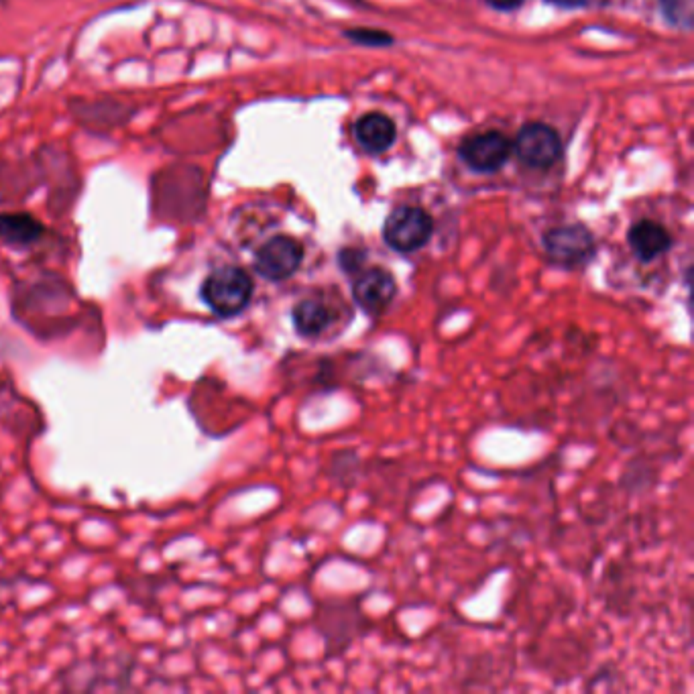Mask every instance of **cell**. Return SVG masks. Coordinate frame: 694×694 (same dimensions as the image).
<instances>
[{
  "label": "cell",
  "instance_id": "cell-1",
  "mask_svg": "<svg viewBox=\"0 0 694 694\" xmlns=\"http://www.w3.org/2000/svg\"><path fill=\"white\" fill-rule=\"evenodd\" d=\"M253 292V279L241 267H220L200 287L202 302L220 318H233L245 312L253 300Z\"/></svg>",
  "mask_w": 694,
  "mask_h": 694
},
{
  "label": "cell",
  "instance_id": "cell-5",
  "mask_svg": "<svg viewBox=\"0 0 694 694\" xmlns=\"http://www.w3.org/2000/svg\"><path fill=\"white\" fill-rule=\"evenodd\" d=\"M397 296V281L391 271L371 267L363 271L353 283L355 304L371 318L381 316Z\"/></svg>",
  "mask_w": 694,
  "mask_h": 694
},
{
  "label": "cell",
  "instance_id": "cell-13",
  "mask_svg": "<svg viewBox=\"0 0 694 694\" xmlns=\"http://www.w3.org/2000/svg\"><path fill=\"white\" fill-rule=\"evenodd\" d=\"M340 261V267L346 271V273H359V269L363 267L365 263V255L361 251H355V249H344L338 257Z\"/></svg>",
  "mask_w": 694,
  "mask_h": 694
},
{
  "label": "cell",
  "instance_id": "cell-12",
  "mask_svg": "<svg viewBox=\"0 0 694 694\" xmlns=\"http://www.w3.org/2000/svg\"><path fill=\"white\" fill-rule=\"evenodd\" d=\"M694 0H662V11L666 19L680 27H690Z\"/></svg>",
  "mask_w": 694,
  "mask_h": 694
},
{
  "label": "cell",
  "instance_id": "cell-15",
  "mask_svg": "<svg viewBox=\"0 0 694 694\" xmlns=\"http://www.w3.org/2000/svg\"><path fill=\"white\" fill-rule=\"evenodd\" d=\"M487 3L499 11H513L524 3V0H487Z\"/></svg>",
  "mask_w": 694,
  "mask_h": 694
},
{
  "label": "cell",
  "instance_id": "cell-4",
  "mask_svg": "<svg viewBox=\"0 0 694 694\" xmlns=\"http://www.w3.org/2000/svg\"><path fill=\"white\" fill-rule=\"evenodd\" d=\"M304 261V247L292 237H273L255 255V271L267 281H285Z\"/></svg>",
  "mask_w": 694,
  "mask_h": 694
},
{
  "label": "cell",
  "instance_id": "cell-8",
  "mask_svg": "<svg viewBox=\"0 0 694 694\" xmlns=\"http://www.w3.org/2000/svg\"><path fill=\"white\" fill-rule=\"evenodd\" d=\"M627 243L635 257L644 263H650L670 251L672 237L662 224L654 220H640L629 228Z\"/></svg>",
  "mask_w": 694,
  "mask_h": 694
},
{
  "label": "cell",
  "instance_id": "cell-16",
  "mask_svg": "<svg viewBox=\"0 0 694 694\" xmlns=\"http://www.w3.org/2000/svg\"><path fill=\"white\" fill-rule=\"evenodd\" d=\"M552 5L556 7H566V9H576V7H585L589 5L591 0H550Z\"/></svg>",
  "mask_w": 694,
  "mask_h": 694
},
{
  "label": "cell",
  "instance_id": "cell-6",
  "mask_svg": "<svg viewBox=\"0 0 694 694\" xmlns=\"http://www.w3.org/2000/svg\"><path fill=\"white\" fill-rule=\"evenodd\" d=\"M515 153L530 167H550L562 155L558 133L544 123H530L517 133Z\"/></svg>",
  "mask_w": 694,
  "mask_h": 694
},
{
  "label": "cell",
  "instance_id": "cell-2",
  "mask_svg": "<svg viewBox=\"0 0 694 694\" xmlns=\"http://www.w3.org/2000/svg\"><path fill=\"white\" fill-rule=\"evenodd\" d=\"M542 243L548 261L562 269H581L597 255L595 237L581 224L552 228Z\"/></svg>",
  "mask_w": 694,
  "mask_h": 694
},
{
  "label": "cell",
  "instance_id": "cell-9",
  "mask_svg": "<svg viewBox=\"0 0 694 694\" xmlns=\"http://www.w3.org/2000/svg\"><path fill=\"white\" fill-rule=\"evenodd\" d=\"M292 324L300 338L316 340L334 324V312L320 298H304L292 308Z\"/></svg>",
  "mask_w": 694,
  "mask_h": 694
},
{
  "label": "cell",
  "instance_id": "cell-3",
  "mask_svg": "<svg viewBox=\"0 0 694 694\" xmlns=\"http://www.w3.org/2000/svg\"><path fill=\"white\" fill-rule=\"evenodd\" d=\"M434 230L430 214L416 206H401L393 210L383 224V241L397 253H414L422 249Z\"/></svg>",
  "mask_w": 694,
  "mask_h": 694
},
{
  "label": "cell",
  "instance_id": "cell-14",
  "mask_svg": "<svg viewBox=\"0 0 694 694\" xmlns=\"http://www.w3.org/2000/svg\"><path fill=\"white\" fill-rule=\"evenodd\" d=\"M351 37L355 39H361L365 43H389V37L383 35V33H371V31H355V33H349Z\"/></svg>",
  "mask_w": 694,
  "mask_h": 694
},
{
  "label": "cell",
  "instance_id": "cell-11",
  "mask_svg": "<svg viewBox=\"0 0 694 694\" xmlns=\"http://www.w3.org/2000/svg\"><path fill=\"white\" fill-rule=\"evenodd\" d=\"M43 235V224L29 214H0V239L9 245H31Z\"/></svg>",
  "mask_w": 694,
  "mask_h": 694
},
{
  "label": "cell",
  "instance_id": "cell-10",
  "mask_svg": "<svg viewBox=\"0 0 694 694\" xmlns=\"http://www.w3.org/2000/svg\"><path fill=\"white\" fill-rule=\"evenodd\" d=\"M355 133L359 143L365 149L379 153L393 145L397 129H395V123L389 117H385V114L371 112V114H365L363 119H359Z\"/></svg>",
  "mask_w": 694,
  "mask_h": 694
},
{
  "label": "cell",
  "instance_id": "cell-7",
  "mask_svg": "<svg viewBox=\"0 0 694 694\" xmlns=\"http://www.w3.org/2000/svg\"><path fill=\"white\" fill-rule=\"evenodd\" d=\"M511 155V141L497 133L489 131L475 135L460 145V157L475 171H497Z\"/></svg>",
  "mask_w": 694,
  "mask_h": 694
}]
</instances>
